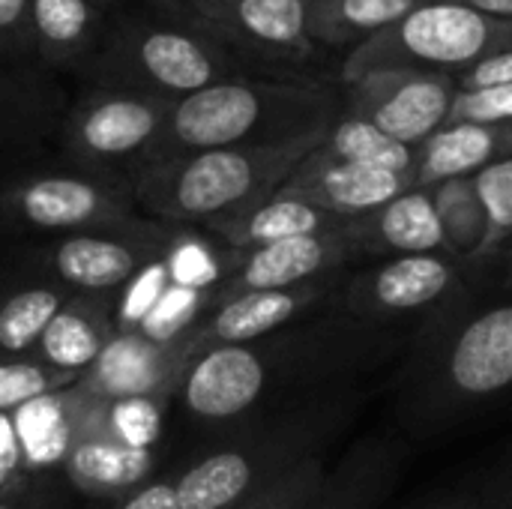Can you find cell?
Listing matches in <instances>:
<instances>
[{
    "mask_svg": "<svg viewBox=\"0 0 512 509\" xmlns=\"http://www.w3.org/2000/svg\"><path fill=\"white\" fill-rule=\"evenodd\" d=\"M171 225L141 216L120 228L48 237L27 252V273L45 276L72 294L117 297L147 264H153Z\"/></svg>",
    "mask_w": 512,
    "mask_h": 509,
    "instance_id": "obj_12",
    "label": "cell"
},
{
    "mask_svg": "<svg viewBox=\"0 0 512 509\" xmlns=\"http://www.w3.org/2000/svg\"><path fill=\"white\" fill-rule=\"evenodd\" d=\"M420 509H512V447L480 465L465 483Z\"/></svg>",
    "mask_w": 512,
    "mask_h": 509,
    "instance_id": "obj_34",
    "label": "cell"
},
{
    "mask_svg": "<svg viewBox=\"0 0 512 509\" xmlns=\"http://www.w3.org/2000/svg\"><path fill=\"white\" fill-rule=\"evenodd\" d=\"M324 138L276 147H219L141 165L129 174L138 210L165 225L204 228L279 192Z\"/></svg>",
    "mask_w": 512,
    "mask_h": 509,
    "instance_id": "obj_5",
    "label": "cell"
},
{
    "mask_svg": "<svg viewBox=\"0 0 512 509\" xmlns=\"http://www.w3.org/2000/svg\"><path fill=\"white\" fill-rule=\"evenodd\" d=\"M345 225H348V219H339V216H333L303 198L285 195L279 189L246 210H237L225 219L204 225V231H210L222 246H228L234 252H249V249L294 240V237L333 234V231H342Z\"/></svg>",
    "mask_w": 512,
    "mask_h": 509,
    "instance_id": "obj_22",
    "label": "cell"
},
{
    "mask_svg": "<svg viewBox=\"0 0 512 509\" xmlns=\"http://www.w3.org/2000/svg\"><path fill=\"white\" fill-rule=\"evenodd\" d=\"M30 3L33 0H0V57L33 60Z\"/></svg>",
    "mask_w": 512,
    "mask_h": 509,
    "instance_id": "obj_38",
    "label": "cell"
},
{
    "mask_svg": "<svg viewBox=\"0 0 512 509\" xmlns=\"http://www.w3.org/2000/svg\"><path fill=\"white\" fill-rule=\"evenodd\" d=\"M501 291H512V255L504 261V276H501Z\"/></svg>",
    "mask_w": 512,
    "mask_h": 509,
    "instance_id": "obj_45",
    "label": "cell"
},
{
    "mask_svg": "<svg viewBox=\"0 0 512 509\" xmlns=\"http://www.w3.org/2000/svg\"><path fill=\"white\" fill-rule=\"evenodd\" d=\"M120 3H123V9H141L156 18L204 30V12H207L210 0H120Z\"/></svg>",
    "mask_w": 512,
    "mask_h": 509,
    "instance_id": "obj_40",
    "label": "cell"
},
{
    "mask_svg": "<svg viewBox=\"0 0 512 509\" xmlns=\"http://www.w3.org/2000/svg\"><path fill=\"white\" fill-rule=\"evenodd\" d=\"M108 509H180L177 495V474L171 477H153L135 492L123 495L120 501H111Z\"/></svg>",
    "mask_w": 512,
    "mask_h": 509,
    "instance_id": "obj_39",
    "label": "cell"
},
{
    "mask_svg": "<svg viewBox=\"0 0 512 509\" xmlns=\"http://www.w3.org/2000/svg\"><path fill=\"white\" fill-rule=\"evenodd\" d=\"M405 462L408 444L399 435H363L327 468L324 483L300 509H381L396 492Z\"/></svg>",
    "mask_w": 512,
    "mask_h": 509,
    "instance_id": "obj_19",
    "label": "cell"
},
{
    "mask_svg": "<svg viewBox=\"0 0 512 509\" xmlns=\"http://www.w3.org/2000/svg\"><path fill=\"white\" fill-rule=\"evenodd\" d=\"M111 21V9L96 0H33L30 39L33 60L54 75H78L96 54Z\"/></svg>",
    "mask_w": 512,
    "mask_h": 509,
    "instance_id": "obj_21",
    "label": "cell"
},
{
    "mask_svg": "<svg viewBox=\"0 0 512 509\" xmlns=\"http://www.w3.org/2000/svg\"><path fill=\"white\" fill-rule=\"evenodd\" d=\"M315 153H321L324 159H336V162H354V165L384 168L396 174H411L417 180V147H408L390 138L387 132H381L378 126H372L369 120L345 108L339 111V117L333 120L324 141L315 147Z\"/></svg>",
    "mask_w": 512,
    "mask_h": 509,
    "instance_id": "obj_28",
    "label": "cell"
},
{
    "mask_svg": "<svg viewBox=\"0 0 512 509\" xmlns=\"http://www.w3.org/2000/svg\"><path fill=\"white\" fill-rule=\"evenodd\" d=\"M510 255H512V252H510Z\"/></svg>",
    "mask_w": 512,
    "mask_h": 509,
    "instance_id": "obj_48",
    "label": "cell"
},
{
    "mask_svg": "<svg viewBox=\"0 0 512 509\" xmlns=\"http://www.w3.org/2000/svg\"><path fill=\"white\" fill-rule=\"evenodd\" d=\"M459 84L453 75L420 69H375L342 84V108L390 138L423 147L447 126Z\"/></svg>",
    "mask_w": 512,
    "mask_h": 509,
    "instance_id": "obj_13",
    "label": "cell"
},
{
    "mask_svg": "<svg viewBox=\"0 0 512 509\" xmlns=\"http://www.w3.org/2000/svg\"><path fill=\"white\" fill-rule=\"evenodd\" d=\"M432 189V201L441 219L447 255H453L471 276V267L486 243V210L477 195L474 177H453L441 180Z\"/></svg>",
    "mask_w": 512,
    "mask_h": 509,
    "instance_id": "obj_30",
    "label": "cell"
},
{
    "mask_svg": "<svg viewBox=\"0 0 512 509\" xmlns=\"http://www.w3.org/2000/svg\"><path fill=\"white\" fill-rule=\"evenodd\" d=\"M369 390L348 387L219 429L177 474L180 509H228L330 450L354 429Z\"/></svg>",
    "mask_w": 512,
    "mask_h": 509,
    "instance_id": "obj_3",
    "label": "cell"
},
{
    "mask_svg": "<svg viewBox=\"0 0 512 509\" xmlns=\"http://www.w3.org/2000/svg\"><path fill=\"white\" fill-rule=\"evenodd\" d=\"M510 156L512 120L447 123L417 150V186H435L453 177H474L477 171Z\"/></svg>",
    "mask_w": 512,
    "mask_h": 509,
    "instance_id": "obj_25",
    "label": "cell"
},
{
    "mask_svg": "<svg viewBox=\"0 0 512 509\" xmlns=\"http://www.w3.org/2000/svg\"><path fill=\"white\" fill-rule=\"evenodd\" d=\"M441 3H459V6H468L495 18H512V0H441Z\"/></svg>",
    "mask_w": 512,
    "mask_h": 509,
    "instance_id": "obj_43",
    "label": "cell"
},
{
    "mask_svg": "<svg viewBox=\"0 0 512 509\" xmlns=\"http://www.w3.org/2000/svg\"><path fill=\"white\" fill-rule=\"evenodd\" d=\"M339 111V84L252 75L225 78L171 102L162 135L141 165L198 150L276 147L303 138H324Z\"/></svg>",
    "mask_w": 512,
    "mask_h": 509,
    "instance_id": "obj_4",
    "label": "cell"
},
{
    "mask_svg": "<svg viewBox=\"0 0 512 509\" xmlns=\"http://www.w3.org/2000/svg\"><path fill=\"white\" fill-rule=\"evenodd\" d=\"M69 99L60 75L36 60L0 57V177L42 159Z\"/></svg>",
    "mask_w": 512,
    "mask_h": 509,
    "instance_id": "obj_15",
    "label": "cell"
},
{
    "mask_svg": "<svg viewBox=\"0 0 512 509\" xmlns=\"http://www.w3.org/2000/svg\"><path fill=\"white\" fill-rule=\"evenodd\" d=\"M363 264L360 249L354 240L342 231L333 234H315V237H294L270 246H258L249 252H240L234 273L216 288L213 306L252 294V291H285L300 288L327 276H339Z\"/></svg>",
    "mask_w": 512,
    "mask_h": 509,
    "instance_id": "obj_16",
    "label": "cell"
},
{
    "mask_svg": "<svg viewBox=\"0 0 512 509\" xmlns=\"http://www.w3.org/2000/svg\"><path fill=\"white\" fill-rule=\"evenodd\" d=\"M348 273L327 276V279H318V282H309L300 288L252 291V294L231 297V300L213 306L195 324V330L180 342V351L189 363H195L207 351H216L225 345L255 342V339L270 336L276 330H285L297 321L315 318V315L336 306Z\"/></svg>",
    "mask_w": 512,
    "mask_h": 509,
    "instance_id": "obj_14",
    "label": "cell"
},
{
    "mask_svg": "<svg viewBox=\"0 0 512 509\" xmlns=\"http://www.w3.org/2000/svg\"><path fill=\"white\" fill-rule=\"evenodd\" d=\"M396 375L393 417L405 435L438 438L512 396V291L477 294L423 327Z\"/></svg>",
    "mask_w": 512,
    "mask_h": 509,
    "instance_id": "obj_2",
    "label": "cell"
},
{
    "mask_svg": "<svg viewBox=\"0 0 512 509\" xmlns=\"http://www.w3.org/2000/svg\"><path fill=\"white\" fill-rule=\"evenodd\" d=\"M60 501V492L36 477L9 492H0V509H60Z\"/></svg>",
    "mask_w": 512,
    "mask_h": 509,
    "instance_id": "obj_42",
    "label": "cell"
},
{
    "mask_svg": "<svg viewBox=\"0 0 512 509\" xmlns=\"http://www.w3.org/2000/svg\"><path fill=\"white\" fill-rule=\"evenodd\" d=\"M114 297L72 294L36 342V357L81 378L114 339Z\"/></svg>",
    "mask_w": 512,
    "mask_h": 509,
    "instance_id": "obj_24",
    "label": "cell"
},
{
    "mask_svg": "<svg viewBox=\"0 0 512 509\" xmlns=\"http://www.w3.org/2000/svg\"><path fill=\"white\" fill-rule=\"evenodd\" d=\"M78 381L72 372H60L42 363L36 354L0 357V417H15L21 408L69 390Z\"/></svg>",
    "mask_w": 512,
    "mask_h": 509,
    "instance_id": "obj_32",
    "label": "cell"
},
{
    "mask_svg": "<svg viewBox=\"0 0 512 509\" xmlns=\"http://www.w3.org/2000/svg\"><path fill=\"white\" fill-rule=\"evenodd\" d=\"M429 0H312V39L339 63L375 33L387 30Z\"/></svg>",
    "mask_w": 512,
    "mask_h": 509,
    "instance_id": "obj_26",
    "label": "cell"
},
{
    "mask_svg": "<svg viewBox=\"0 0 512 509\" xmlns=\"http://www.w3.org/2000/svg\"><path fill=\"white\" fill-rule=\"evenodd\" d=\"M75 87L54 138L57 156L129 177L162 135L171 102L117 87Z\"/></svg>",
    "mask_w": 512,
    "mask_h": 509,
    "instance_id": "obj_11",
    "label": "cell"
},
{
    "mask_svg": "<svg viewBox=\"0 0 512 509\" xmlns=\"http://www.w3.org/2000/svg\"><path fill=\"white\" fill-rule=\"evenodd\" d=\"M162 264L171 285L216 291L237 267L240 252L222 246L210 231L192 225H171L168 243L162 249Z\"/></svg>",
    "mask_w": 512,
    "mask_h": 509,
    "instance_id": "obj_29",
    "label": "cell"
},
{
    "mask_svg": "<svg viewBox=\"0 0 512 509\" xmlns=\"http://www.w3.org/2000/svg\"><path fill=\"white\" fill-rule=\"evenodd\" d=\"M99 6H105V9H111V12H117V9H123V3L120 0H96Z\"/></svg>",
    "mask_w": 512,
    "mask_h": 509,
    "instance_id": "obj_46",
    "label": "cell"
},
{
    "mask_svg": "<svg viewBox=\"0 0 512 509\" xmlns=\"http://www.w3.org/2000/svg\"><path fill=\"white\" fill-rule=\"evenodd\" d=\"M141 216L126 174L87 168L63 156L0 177V222L15 231L60 237L120 228Z\"/></svg>",
    "mask_w": 512,
    "mask_h": 509,
    "instance_id": "obj_7",
    "label": "cell"
},
{
    "mask_svg": "<svg viewBox=\"0 0 512 509\" xmlns=\"http://www.w3.org/2000/svg\"><path fill=\"white\" fill-rule=\"evenodd\" d=\"M156 450H135L102 435L78 438L60 459V471L69 489L78 495L111 504L153 480Z\"/></svg>",
    "mask_w": 512,
    "mask_h": 509,
    "instance_id": "obj_23",
    "label": "cell"
},
{
    "mask_svg": "<svg viewBox=\"0 0 512 509\" xmlns=\"http://www.w3.org/2000/svg\"><path fill=\"white\" fill-rule=\"evenodd\" d=\"M327 468H330V456H315L300 468H294L291 474H285L282 480L264 486L261 492L243 498L240 504L228 509H300L324 483Z\"/></svg>",
    "mask_w": 512,
    "mask_h": 509,
    "instance_id": "obj_35",
    "label": "cell"
},
{
    "mask_svg": "<svg viewBox=\"0 0 512 509\" xmlns=\"http://www.w3.org/2000/svg\"><path fill=\"white\" fill-rule=\"evenodd\" d=\"M213 297L216 291L168 285L138 324V333L159 345H180L195 330V324L213 309Z\"/></svg>",
    "mask_w": 512,
    "mask_h": 509,
    "instance_id": "obj_33",
    "label": "cell"
},
{
    "mask_svg": "<svg viewBox=\"0 0 512 509\" xmlns=\"http://www.w3.org/2000/svg\"><path fill=\"white\" fill-rule=\"evenodd\" d=\"M411 186H417L411 174H396V171L354 165V162H336L312 150L297 165V171L282 183V192L303 198L339 219H357L399 198Z\"/></svg>",
    "mask_w": 512,
    "mask_h": 509,
    "instance_id": "obj_18",
    "label": "cell"
},
{
    "mask_svg": "<svg viewBox=\"0 0 512 509\" xmlns=\"http://www.w3.org/2000/svg\"><path fill=\"white\" fill-rule=\"evenodd\" d=\"M512 120V84L459 90L447 123H501Z\"/></svg>",
    "mask_w": 512,
    "mask_h": 509,
    "instance_id": "obj_37",
    "label": "cell"
},
{
    "mask_svg": "<svg viewBox=\"0 0 512 509\" xmlns=\"http://www.w3.org/2000/svg\"><path fill=\"white\" fill-rule=\"evenodd\" d=\"M408 345V333L366 327L333 306L255 342L207 351L189 363L177 396L192 420L225 429L318 393L360 387L399 363Z\"/></svg>",
    "mask_w": 512,
    "mask_h": 509,
    "instance_id": "obj_1",
    "label": "cell"
},
{
    "mask_svg": "<svg viewBox=\"0 0 512 509\" xmlns=\"http://www.w3.org/2000/svg\"><path fill=\"white\" fill-rule=\"evenodd\" d=\"M459 90H483V87H501L512 84V48L486 57L483 63H477L474 69H468L465 75L456 78Z\"/></svg>",
    "mask_w": 512,
    "mask_h": 509,
    "instance_id": "obj_41",
    "label": "cell"
},
{
    "mask_svg": "<svg viewBox=\"0 0 512 509\" xmlns=\"http://www.w3.org/2000/svg\"><path fill=\"white\" fill-rule=\"evenodd\" d=\"M237 75H246V69L210 33L141 9H117L75 84L135 90L177 102Z\"/></svg>",
    "mask_w": 512,
    "mask_h": 509,
    "instance_id": "obj_6",
    "label": "cell"
},
{
    "mask_svg": "<svg viewBox=\"0 0 512 509\" xmlns=\"http://www.w3.org/2000/svg\"><path fill=\"white\" fill-rule=\"evenodd\" d=\"M90 509H105V507H102V504H96V507H90Z\"/></svg>",
    "mask_w": 512,
    "mask_h": 509,
    "instance_id": "obj_47",
    "label": "cell"
},
{
    "mask_svg": "<svg viewBox=\"0 0 512 509\" xmlns=\"http://www.w3.org/2000/svg\"><path fill=\"white\" fill-rule=\"evenodd\" d=\"M33 474H27V471H12V468H6L3 462H0V492H9V489H15V486H21L24 480H30Z\"/></svg>",
    "mask_w": 512,
    "mask_h": 509,
    "instance_id": "obj_44",
    "label": "cell"
},
{
    "mask_svg": "<svg viewBox=\"0 0 512 509\" xmlns=\"http://www.w3.org/2000/svg\"><path fill=\"white\" fill-rule=\"evenodd\" d=\"M189 360L180 345H159L138 330H117L96 363L81 372L75 390L99 399H159L168 402L180 393Z\"/></svg>",
    "mask_w": 512,
    "mask_h": 509,
    "instance_id": "obj_17",
    "label": "cell"
},
{
    "mask_svg": "<svg viewBox=\"0 0 512 509\" xmlns=\"http://www.w3.org/2000/svg\"><path fill=\"white\" fill-rule=\"evenodd\" d=\"M345 234L360 249L363 264L381 258H399V255L447 252L441 219L429 186H411L408 192L387 201L384 207L348 219Z\"/></svg>",
    "mask_w": 512,
    "mask_h": 509,
    "instance_id": "obj_20",
    "label": "cell"
},
{
    "mask_svg": "<svg viewBox=\"0 0 512 509\" xmlns=\"http://www.w3.org/2000/svg\"><path fill=\"white\" fill-rule=\"evenodd\" d=\"M72 297L63 285L27 273L0 282V357H27L39 336Z\"/></svg>",
    "mask_w": 512,
    "mask_h": 509,
    "instance_id": "obj_27",
    "label": "cell"
},
{
    "mask_svg": "<svg viewBox=\"0 0 512 509\" xmlns=\"http://www.w3.org/2000/svg\"><path fill=\"white\" fill-rule=\"evenodd\" d=\"M474 294V279L453 255H399L357 264L339 291L336 309L366 327L414 339Z\"/></svg>",
    "mask_w": 512,
    "mask_h": 509,
    "instance_id": "obj_9",
    "label": "cell"
},
{
    "mask_svg": "<svg viewBox=\"0 0 512 509\" xmlns=\"http://www.w3.org/2000/svg\"><path fill=\"white\" fill-rule=\"evenodd\" d=\"M507 48H512V18L429 0L354 48L342 60L339 87L375 69H420L459 78Z\"/></svg>",
    "mask_w": 512,
    "mask_h": 509,
    "instance_id": "obj_8",
    "label": "cell"
},
{
    "mask_svg": "<svg viewBox=\"0 0 512 509\" xmlns=\"http://www.w3.org/2000/svg\"><path fill=\"white\" fill-rule=\"evenodd\" d=\"M477 195L486 210V243L471 267V279L489 273L498 261H507L512 252V156L501 159L474 174Z\"/></svg>",
    "mask_w": 512,
    "mask_h": 509,
    "instance_id": "obj_31",
    "label": "cell"
},
{
    "mask_svg": "<svg viewBox=\"0 0 512 509\" xmlns=\"http://www.w3.org/2000/svg\"><path fill=\"white\" fill-rule=\"evenodd\" d=\"M312 0H210L204 33L225 45L252 78L339 84L342 63L309 27Z\"/></svg>",
    "mask_w": 512,
    "mask_h": 509,
    "instance_id": "obj_10",
    "label": "cell"
},
{
    "mask_svg": "<svg viewBox=\"0 0 512 509\" xmlns=\"http://www.w3.org/2000/svg\"><path fill=\"white\" fill-rule=\"evenodd\" d=\"M171 285L168 270L162 258L147 264L117 297H114V327L117 330H138L144 315L153 309V303L162 297V291Z\"/></svg>",
    "mask_w": 512,
    "mask_h": 509,
    "instance_id": "obj_36",
    "label": "cell"
}]
</instances>
